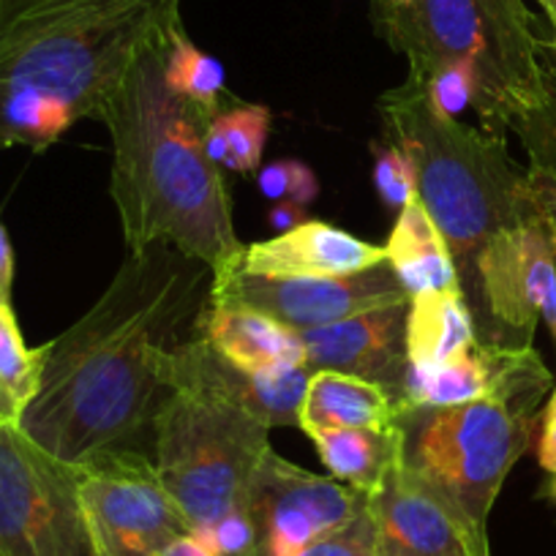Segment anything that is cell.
Listing matches in <instances>:
<instances>
[{
	"mask_svg": "<svg viewBox=\"0 0 556 556\" xmlns=\"http://www.w3.org/2000/svg\"><path fill=\"white\" fill-rule=\"evenodd\" d=\"M538 415L500 399L409 406L395 417L401 464L478 543L491 545V507L527 453Z\"/></svg>",
	"mask_w": 556,
	"mask_h": 556,
	"instance_id": "6",
	"label": "cell"
},
{
	"mask_svg": "<svg viewBox=\"0 0 556 556\" xmlns=\"http://www.w3.org/2000/svg\"><path fill=\"white\" fill-rule=\"evenodd\" d=\"M368 518L379 556H491L469 529L404 469L395 447L379 483L368 491Z\"/></svg>",
	"mask_w": 556,
	"mask_h": 556,
	"instance_id": "12",
	"label": "cell"
},
{
	"mask_svg": "<svg viewBox=\"0 0 556 556\" xmlns=\"http://www.w3.org/2000/svg\"><path fill=\"white\" fill-rule=\"evenodd\" d=\"M478 344L462 292H424L409 298L406 312V374L434 371Z\"/></svg>",
	"mask_w": 556,
	"mask_h": 556,
	"instance_id": "19",
	"label": "cell"
},
{
	"mask_svg": "<svg viewBox=\"0 0 556 556\" xmlns=\"http://www.w3.org/2000/svg\"><path fill=\"white\" fill-rule=\"evenodd\" d=\"M543 74H545V99L543 104L510 128L518 134L521 146L529 153V167L545 169L556 178V58L551 55L548 45L543 50Z\"/></svg>",
	"mask_w": 556,
	"mask_h": 556,
	"instance_id": "25",
	"label": "cell"
},
{
	"mask_svg": "<svg viewBox=\"0 0 556 556\" xmlns=\"http://www.w3.org/2000/svg\"><path fill=\"white\" fill-rule=\"evenodd\" d=\"M213 270L169 243L128 251L88 314L47 346L41 382L17 429L74 472L153 462L156 420L173 388L167 363L191 341Z\"/></svg>",
	"mask_w": 556,
	"mask_h": 556,
	"instance_id": "1",
	"label": "cell"
},
{
	"mask_svg": "<svg viewBox=\"0 0 556 556\" xmlns=\"http://www.w3.org/2000/svg\"><path fill=\"white\" fill-rule=\"evenodd\" d=\"M303 222H308V213L306 207L298 205V202H276V205L270 207V213H267V224H270V229H276V232H290V229L301 227Z\"/></svg>",
	"mask_w": 556,
	"mask_h": 556,
	"instance_id": "34",
	"label": "cell"
},
{
	"mask_svg": "<svg viewBox=\"0 0 556 556\" xmlns=\"http://www.w3.org/2000/svg\"><path fill=\"white\" fill-rule=\"evenodd\" d=\"M267 451L270 429L254 415L211 390L173 384L156 420L153 469L197 534L249 505Z\"/></svg>",
	"mask_w": 556,
	"mask_h": 556,
	"instance_id": "7",
	"label": "cell"
},
{
	"mask_svg": "<svg viewBox=\"0 0 556 556\" xmlns=\"http://www.w3.org/2000/svg\"><path fill=\"white\" fill-rule=\"evenodd\" d=\"M162 556H211V554H207V551L197 543L194 534H186V538L175 540V543L169 545Z\"/></svg>",
	"mask_w": 556,
	"mask_h": 556,
	"instance_id": "35",
	"label": "cell"
},
{
	"mask_svg": "<svg viewBox=\"0 0 556 556\" xmlns=\"http://www.w3.org/2000/svg\"><path fill=\"white\" fill-rule=\"evenodd\" d=\"M301 556H379L377 540H374L371 518H368V502H366V510H363L355 521L346 523L341 532L330 534V538L323 540V543L303 551Z\"/></svg>",
	"mask_w": 556,
	"mask_h": 556,
	"instance_id": "30",
	"label": "cell"
},
{
	"mask_svg": "<svg viewBox=\"0 0 556 556\" xmlns=\"http://www.w3.org/2000/svg\"><path fill=\"white\" fill-rule=\"evenodd\" d=\"M399 401L368 379L341 371H312L298 409V429L390 431L399 417Z\"/></svg>",
	"mask_w": 556,
	"mask_h": 556,
	"instance_id": "17",
	"label": "cell"
},
{
	"mask_svg": "<svg viewBox=\"0 0 556 556\" xmlns=\"http://www.w3.org/2000/svg\"><path fill=\"white\" fill-rule=\"evenodd\" d=\"M406 312L409 301L368 308L325 328L303 330L308 371H341L388 390L401 409L406 379Z\"/></svg>",
	"mask_w": 556,
	"mask_h": 556,
	"instance_id": "13",
	"label": "cell"
},
{
	"mask_svg": "<svg viewBox=\"0 0 556 556\" xmlns=\"http://www.w3.org/2000/svg\"><path fill=\"white\" fill-rule=\"evenodd\" d=\"M20 424V412L9 404V399L0 393V426H17Z\"/></svg>",
	"mask_w": 556,
	"mask_h": 556,
	"instance_id": "37",
	"label": "cell"
},
{
	"mask_svg": "<svg viewBox=\"0 0 556 556\" xmlns=\"http://www.w3.org/2000/svg\"><path fill=\"white\" fill-rule=\"evenodd\" d=\"M417 83V79H415ZM424 90L429 96L431 106L440 112L442 117L456 121L467 106L475 101V74L472 68L464 63H447V66L437 68L429 79H424Z\"/></svg>",
	"mask_w": 556,
	"mask_h": 556,
	"instance_id": "29",
	"label": "cell"
},
{
	"mask_svg": "<svg viewBox=\"0 0 556 556\" xmlns=\"http://www.w3.org/2000/svg\"><path fill=\"white\" fill-rule=\"evenodd\" d=\"M548 500L556 505V475H554V478H551V483H548Z\"/></svg>",
	"mask_w": 556,
	"mask_h": 556,
	"instance_id": "38",
	"label": "cell"
},
{
	"mask_svg": "<svg viewBox=\"0 0 556 556\" xmlns=\"http://www.w3.org/2000/svg\"><path fill=\"white\" fill-rule=\"evenodd\" d=\"M306 437L317 447L319 462L325 464L330 478L368 494L393 456L395 424L390 431L314 429Z\"/></svg>",
	"mask_w": 556,
	"mask_h": 556,
	"instance_id": "20",
	"label": "cell"
},
{
	"mask_svg": "<svg viewBox=\"0 0 556 556\" xmlns=\"http://www.w3.org/2000/svg\"><path fill=\"white\" fill-rule=\"evenodd\" d=\"M374 189L384 207L401 213L417 197V178L409 156L390 139L374 142Z\"/></svg>",
	"mask_w": 556,
	"mask_h": 556,
	"instance_id": "26",
	"label": "cell"
},
{
	"mask_svg": "<svg viewBox=\"0 0 556 556\" xmlns=\"http://www.w3.org/2000/svg\"><path fill=\"white\" fill-rule=\"evenodd\" d=\"M538 3H540V9H543L545 20H548V25H551V41H545V45H548L551 55L556 58V0H538Z\"/></svg>",
	"mask_w": 556,
	"mask_h": 556,
	"instance_id": "36",
	"label": "cell"
},
{
	"mask_svg": "<svg viewBox=\"0 0 556 556\" xmlns=\"http://www.w3.org/2000/svg\"><path fill=\"white\" fill-rule=\"evenodd\" d=\"M164 79L178 96L218 112L224 93V66L189 39L184 25L169 36L164 47Z\"/></svg>",
	"mask_w": 556,
	"mask_h": 556,
	"instance_id": "22",
	"label": "cell"
},
{
	"mask_svg": "<svg viewBox=\"0 0 556 556\" xmlns=\"http://www.w3.org/2000/svg\"><path fill=\"white\" fill-rule=\"evenodd\" d=\"M527 184H529V194H532L534 207L543 216L545 227H548L551 240L556 245V178L545 169L529 167L527 169Z\"/></svg>",
	"mask_w": 556,
	"mask_h": 556,
	"instance_id": "31",
	"label": "cell"
},
{
	"mask_svg": "<svg viewBox=\"0 0 556 556\" xmlns=\"http://www.w3.org/2000/svg\"><path fill=\"white\" fill-rule=\"evenodd\" d=\"M197 336L245 371L306 366V346L298 330L238 303L207 301Z\"/></svg>",
	"mask_w": 556,
	"mask_h": 556,
	"instance_id": "16",
	"label": "cell"
},
{
	"mask_svg": "<svg viewBox=\"0 0 556 556\" xmlns=\"http://www.w3.org/2000/svg\"><path fill=\"white\" fill-rule=\"evenodd\" d=\"M77 475L99 556H162L191 534L153 462L115 458Z\"/></svg>",
	"mask_w": 556,
	"mask_h": 556,
	"instance_id": "10",
	"label": "cell"
},
{
	"mask_svg": "<svg viewBox=\"0 0 556 556\" xmlns=\"http://www.w3.org/2000/svg\"><path fill=\"white\" fill-rule=\"evenodd\" d=\"M393 3H412V0H393Z\"/></svg>",
	"mask_w": 556,
	"mask_h": 556,
	"instance_id": "39",
	"label": "cell"
},
{
	"mask_svg": "<svg viewBox=\"0 0 556 556\" xmlns=\"http://www.w3.org/2000/svg\"><path fill=\"white\" fill-rule=\"evenodd\" d=\"M540 467L545 472L556 475V388L551 393L548 406L543 412V429H540V445H538Z\"/></svg>",
	"mask_w": 556,
	"mask_h": 556,
	"instance_id": "32",
	"label": "cell"
},
{
	"mask_svg": "<svg viewBox=\"0 0 556 556\" xmlns=\"http://www.w3.org/2000/svg\"><path fill=\"white\" fill-rule=\"evenodd\" d=\"M0 556H99L79 475L0 426Z\"/></svg>",
	"mask_w": 556,
	"mask_h": 556,
	"instance_id": "8",
	"label": "cell"
},
{
	"mask_svg": "<svg viewBox=\"0 0 556 556\" xmlns=\"http://www.w3.org/2000/svg\"><path fill=\"white\" fill-rule=\"evenodd\" d=\"M169 36L139 55L99 117L112 139L110 194L128 251L169 243L218 276L243 251L222 167L205 151V131L218 112L167 85Z\"/></svg>",
	"mask_w": 556,
	"mask_h": 556,
	"instance_id": "3",
	"label": "cell"
},
{
	"mask_svg": "<svg viewBox=\"0 0 556 556\" xmlns=\"http://www.w3.org/2000/svg\"><path fill=\"white\" fill-rule=\"evenodd\" d=\"M12 292H14V249L9 240L7 227L0 222V306H12Z\"/></svg>",
	"mask_w": 556,
	"mask_h": 556,
	"instance_id": "33",
	"label": "cell"
},
{
	"mask_svg": "<svg viewBox=\"0 0 556 556\" xmlns=\"http://www.w3.org/2000/svg\"><path fill=\"white\" fill-rule=\"evenodd\" d=\"M308 379H312V371L306 366L281 368V371H245L218 355L200 336L178 346L167 363L169 388L194 384V388L211 390L254 415L270 431L278 426H298V409H301Z\"/></svg>",
	"mask_w": 556,
	"mask_h": 556,
	"instance_id": "14",
	"label": "cell"
},
{
	"mask_svg": "<svg viewBox=\"0 0 556 556\" xmlns=\"http://www.w3.org/2000/svg\"><path fill=\"white\" fill-rule=\"evenodd\" d=\"M406 301L409 292L401 287L388 260L361 273L333 278H260L240 273L235 262L229 270L213 276L211 285V303L256 308L298 333L341 323L368 308Z\"/></svg>",
	"mask_w": 556,
	"mask_h": 556,
	"instance_id": "11",
	"label": "cell"
},
{
	"mask_svg": "<svg viewBox=\"0 0 556 556\" xmlns=\"http://www.w3.org/2000/svg\"><path fill=\"white\" fill-rule=\"evenodd\" d=\"M371 25L417 83L447 63L472 68V106L494 137L543 104L545 41L523 0H371Z\"/></svg>",
	"mask_w": 556,
	"mask_h": 556,
	"instance_id": "5",
	"label": "cell"
},
{
	"mask_svg": "<svg viewBox=\"0 0 556 556\" xmlns=\"http://www.w3.org/2000/svg\"><path fill=\"white\" fill-rule=\"evenodd\" d=\"M382 260V245L308 218L290 232L243 245L238 270L260 278H333L361 273Z\"/></svg>",
	"mask_w": 556,
	"mask_h": 556,
	"instance_id": "15",
	"label": "cell"
},
{
	"mask_svg": "<svg viewBox=\"0 0 556 556\" xmlns=\"http://www.w3.org/2000/svg\"><path fill=\"white\" fill-rule=\"evenodd\" d=\"M384 260L409 298L458 290L451 251L420 197H415L395 218L393 232L384 243Z\"/></svg>",
	"mask_w": 556,
	"mask_h": 556,
	"instance_id": "18",
	"label": "cell"
},
{
	"mask_svg": "<svg viewBox=\"0 0 556 556\" xmlns=\"http://www.w3.org/2000/svg\"><path fill=\"white\" fill-rule=\"evenodd\" d=\"M194 540L211 556H260V540L245 507L218 518L216 523L197 532Z\"/></svg>",
	"mask_w": 556,
	"mask_h": 556,
	"instance_id": "28",
	"label": "cell"
},
{
	"mask_svg": "<svg viewBox=\"0 0 556 556\" xmlns=\"http://www.w3.org/2000/svg\"><path fill=\"white\" fill-rule=\"evenodd\" d=\"M260 191L273 202H298V205H312L319 194L317 175L312 167L295 159H278V162L260 167L256 175Z\"/></svg>",
	"mask_w": 556,
	"mask_h": 556,
	"instance_id": "27",
	"label": "cell"
},
{
	"mask_svg": "<svg viewBox=\"0 0 556 556\" xmlns=\"http://www.w3.org/2000/svg\"><path fill=\"white\" fill-rule=\"evenodd\" d=\"M523 285L529 306L543 319L556 346V245L538 211L523 227Z\"/></svg>",
	"mask_w": 556,
	"mask_h": 556,
	"instance_id": "24",
	"label": "cell"
},
{
	"mask_svg": "<svg viewBox=\"0 0 556 556\" xmlns=\"http://www.w3.org/2000/svg\"><path fill=\"white\" fill-rule=\"evenodd\" d=\"M184 0H0V148L45 151L99 121L128 68L173 34Z\"/></svg>",
	"mask_w": 556,
	"mask_h": 556,
	"instance_id": "4",
	"label": "cell"
},
{
	"mask_svg": "<svg viewBox=\"0 0 556 556\" xmlns=\"http://www.w3.org/2000/svg\"><path fill=\"white\" fill-rule=\"evenodd\" d=\"M368 494L267 451L249 491L260 556H301L366 510Z\"/></svg>",
	"mask_w": 556,
	"mask_h": 556,
	"instance_id": "9",
	"label": "cell"
},
{
	"mask_svg": "<svg viewBox=\"0 0 556 556\" xmlns=\"http://www.w3.org/2000/svg\"><path fill=\"white\" fill-rule=\"evenodd\" d=\"M47 346L30 350L23 339L14 308L0 306V393L23 415L41 382Z\"/></svg>",
	"mask_w": 556,
	"mask_h": 556,
	"instance_id": "23",
	"label": "cell"
},
{
	"mask_svg": "<svg viewBox=\"0 0 556 556\" xmlns=\"http://www.w3.org/2000/svg\"><path fill=\"white\" fill-rule=\"evenodd\" d=\"M377 110L384 139L409 156L417 197L445 238L478 344L532 346L538 314L523 285V227L538 207L527 169L505 137L442 117L412 77Z\"/></svg>",
	"mask_w": 556,
	"mask_h": 556,
	"instance_id": "2",
	"label": "cell"
},
{
	"mask_svg": "<svg viewBox=\"0 0 556 556\" xmlns=\"http://www.w3.org/2000/svg\"><path fill=\"white\" fill-rule=\"evenodd\" d=\"M273 115L262 104L232 106L218 112L205 131V151L213 164L238 175H251L262 167Z\"/></svg>",
	"mask_w": 556,
	"mask_h": 556,
	"instance_id": "21",
	"label": "cell"
}]
</instances>
